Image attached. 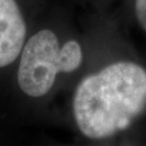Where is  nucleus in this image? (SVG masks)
Returning a JSON list of instances; mask_svg holds the SVG:
<instances>
[{
	"label": "nucleus",
	"mask_w": 146,
	"mask_h": 146,
	"mask_svg": "<svg viewBox=\"0 0 146 146\" xmlns=\"http://www.w3.org/2000/svg\"><path fill=\"white\" fill-rule=\"evenodd\" d=\"M146 107V70L131 61L111 63L78 84L76 125L86 137L103 140L127 130Z\"/></svg>",
	"instance_id": "f257e3e1"
},
{
	"label": "nucleus",
	"mask_w": 146,
	"mask_h": 146,
	"mask_svg": "<svg viewBox=\"0 0 146 146\" xmlns=\"http://www.w3.org/2000/svg\"><path fill=\"white\" fill-rule=\"evenodd\" d=\"M26 23L15 0H0V68L16 61L26 40Z\"/></svg>",
	"instance_id": "7ed1b4c3"
},
{
	"label": "nucleus",
	"mask_w": 146,
	"mask_h": 146,
	"mask_svg": "<svg viewBox=\"0 0 146 146\" xmlns=\"http://www.w3.org/2000/svg\"><path fill=\"white\" fill-rule=\"evenodd\" d=\"M78 41L60 44L56 34L41 29L25 42L17 70L19 87L31 98H41L52 89L58 74L73 73L82 63Z\"/></svg>",
	"instance_id": "f03ea898"
},
{
	"label": "nucleus",
	"mask_w": 146,
	"mask_h": 146,
	"mask_svg": "<svg viewBox=\"0 0 146 146\" xmlns=\"http://www.w3.org/2000/svg\"><path fill=\"white\" fill-rule=\"evenodd\" d=\"M134 12L139 25L146 34V0H135Z\"/></svg>",
	"instance_id": "20e7f679"
}]
</instances>
